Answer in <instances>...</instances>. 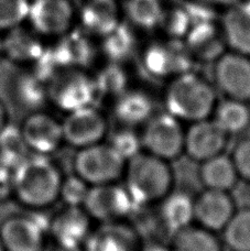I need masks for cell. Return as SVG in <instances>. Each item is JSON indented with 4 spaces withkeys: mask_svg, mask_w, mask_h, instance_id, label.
<instances>
[{
    "mask_svg": "<svg viewBox=\"0 0 250 251\" xmlns=\"http://www.w3.org/2000/svg\"><path fill=\"white\" fill-rule=\"evenodd\" d=\"M159 28L162 30L166 38L183 41L192 28L191 18L185 6L166 8Z\"/></svg>",
    "mask_w": 250,
    "mask_h": 251,
    "instance_id": "836d02e7",
    "label": "cell"
},
{
    "mask_svg": "<svg viewBox=\"0 0 250 251\" xmlns=\"http://www.w3.org/2000/svg\"><path fill=\"white\" fill-rule=\"evenodd\" d=\"M214 78L227 98L250 101V56L229 51L215 61Z\"/></svg>",
    "mask_w": 250,
    "mask_h": 251,
    "instance_id": "4fadbf2b",
    "label": "cell"
},
{
    "mask_svg": "<svg viewBox=\"0 0 250 251\" xmlns=\"http://www.w3.org/2000/svg\"><path fill=\"white\" fill-rule=\"evenodd\" d=\"M125 176V187L135 205L159 203L172 192L173 172L169 162L147 152L128 161Z\"/></svg>",
    "mask_w": 250,
    "mask_h": 251,
    "instance_id": "3957f363",
    "label": "cell"
},
{
    "mask_svg": "<svg viewBox=\"0 0 250 251\" xmlns=\"http://www.w3.org/2000/svg\"><path fill=\"white\" fill-rule=\"evenodd\" d=\"M92 35L85 31H72L61 35L51 51L57 64L63 69L85 70L95 57V47L93 46Z\"/></svg>",
    "mask_w": 250,
    "mask_h": 251,
    "instance_id": "ffe728a7",
    "label": "cell"
},
{
    "mask_svg": "<svg viewBox=\"0 0 250 251\" xmlns=\"http://www.w3.org/2000/svg\"><path fill=\"white\" fill-rule=\"evenodd\" d=\"M126 164L114 148L104 142L77 149L73 158L74 173L91 186L116 183L125 174Z\"/></svg>",
    "mask_w": 250,
    "mask_h": 251,
    "instance_id": "277c9868",
    "label": "cell"
},
{
    "mask_svg": "<svg viewBox=\"0 0 250 251\" xmlns=\"http://www.w3.org/2000/svg\"><path fill=\"white\" fill-rule=\"evenodd\" d=\"M61 123L64 143L76 150L102 142L108 131L105 115L94 105L65 114Z\"/></svg>",
    "mask_w": 250,
    "mask_h": 251,
    "instance_id": "8fae6325",
    "label": "cell"
},
{
    "mask_svg": "<svg viewBox=\"0 0 250 251\" xmlns=\"http://www.w3.org/2000/svg\"><path fill=\"white\" fill-rule=\"evenodd\" d=\"M194 59L182 40L164 37L149 43L142 52V65L157 78L172 79L192 71Z\"/></svg>",
    "mask_w": 250,
    "mask_h": 251,
    "instance_id": "8992f818",
    "label": "cell"
},
{
    "mask_svg": "<svg viewBox=\"0 0 250 251\" xmlns=\"http://www.w3.org/2000/svg\"><path fill=\"white\" fill-rule=\"evenodd\" d=\"M8 31L7 37L2 38V53L12 62L32 65L47 49L33 29L29 30L21 25Z\"/></svg>",
    "mask_w": 250,
    "mask_h": 251,
    "instance_id": "603a6c76",
    "label": "cell"
},
{
    "mask_svg": "<svg viewBox=\"0 0 250 251\" xmlns=\"http://www.w3.org/2000/svg\"><path fill=\"white\" fill-rule=\"evenodd\" d=\"M63 177L50 156L30 153L15 169V200L33 212L50 208L60 199Z\"/></svg>",
    "mask_w": 250,
    "mask_h": 251,
    "instance_id": "6da1fadb",
    "label": "cell"
},
{
    "mask_svg": "<svg viewBox=\"0 0 250 251\" xmlns=\"http://www.w3.org/2000/svg\"><path fill=\"white\" fill-rule=\"evenodd\" d=\"M74 8L69 0H33L28 19L40 35L61 37L71 30Z\"/></svg>",
    "mask_w": 250,
    "mask_h": 251,
    "instance_id": "5bb4252c",
    "label": "cell"
},
{
    "mask_svg": "<svg viewBox=\"0 0 250 251\" xmlns=\"http://www.w3.org/2000/svg\"><path fill=\"white\" fill-rule=\"evenodd\" d=\"M183 42L194 61L215 62L227 48L220 21L192 25Z\"/></svg>",
    "mask_w": 250,
    "mask_h": 251,
    "instance_id": "d6986e66",
    "label": "cell"
},
{
    "mask_svg": "<svg viewBox=\"0 0 250 251\" xmlns=\"http://www.w3.org/2000/svg\"><path fill=\"white\" fill-rule=\"evenodd\" d=\"M29 154L20 126L8 124L0 131V163L16 169Z\"/></svg>",
    "mask_w": 250,
    "mask_h": 251,
    "instance_id": "4dcf8cb0",
    "label": "cell"
},
{
    "mask_svg": "<svg viewBox=\"0 0 250 251\" xmlns=\"http://www.w3.org/2000/svg\"><path fill=\"white\" fill-rule=\"evenodd\" d=\"M30 0H0V29L11 30L28 19Z\"/></svg>",
    "mask_w": 250,
    "mask_h": 251,
    "instance_id": "e575fe53",
    "label": "cell"
},
{
    "mask_svg": "<svg viewBox=\"0 0 250 251\" xmlns=\"http://www.w3.org/2000/svg\"><path fill=\"white\" fill-rule=\"evenodd\" d=\"M50 218L39 214L12 215L0 224V239L6 251H44Z\"/></svg>",
    "mask_w": 250,
    "mask_h": 251,
    "instance_id": "52a82bcc",
    "label": "cell"
},
{
    "mask_svg": "<svg viewBox=\"0 0 250 251\" xmlns=\"http://www.w3.org/2000/svg\"><path fill=\"white\" fill-rule=\"evenodd\" d=\"M15 199V169L0 163V204Z\"/></svg>",
    "mask_w": 250,
    "mask_h": 251,
    "instance_id": "f35d334b",
    "label": "cell"
},
{
    "mask_svg": "<svg viewBox=\"0 0 250 251\" xmlns=\"http://www.w3.org/2000/svg\"><path fill=\"white\" fill-rule=\"evenodd\" d=\"M164 104L167 113L192 124L213 115L217 105L216 92L211 83L190 71L170 79Z\"/></svg>",
    "mask_w": 250,
    "mask_h": 251,
    "instance_id": "7a4b0ae2",
    "label": "cell"
},
{
    "mask_svg": "<svg viewBox=\"0 0 250 251\" xmlns=\"http://www.w3.org/2000/svg\"><path fill=\"white\" fill-rule=\"evenodd\" d=\"M214 122L228 134L239 133L248 127L250 109L248 102L227 98L214 109Z\"/></svg>",
    "mask_w": 250,
    "mask_h": 251,
    "instance_id": "83f0119b",
    "label": "cell"
},
{
    "mask_svg": "<svg viewBox=\"0 0 250 251\" xmlns=\"http://www.w3.org/2000/svg\"><path fill=\"white\" fill-rule=\"evenodd\" d=\"M133 206L135 203L126 187L108 183L89 187L82 207L92 221L102 224L123 222Z\"/></svg>",
    "mask_w": 250,
    "mask_h": 251,
    "instance_id": "9c48e42d",
    "label": "cell"
},
{
    "mask_svg": "<svg viewBox=\"0 0 250 251\" xmlns=\"http://www.w3.org/2000/svg\"><path fill=\"white\" fill-rule=\"evenodd\" d=\"M220 25L227 48L250 56V0L225 8Z\"/></svg>",
    "mask_w": 250,
    "mask_h": 251,
    "instance_id": "ac0fdd59",
    "label": "cell"
},
{
    "mask_svg": "<svg viewBox=\"0 0 250 251\" xmlns=\"http://www.w3.org/2000/svg\"><path fill=\"white\" fill-rule=\"evenodd\" d=\"M142 248L135 229L123 222H113L92 229L83 251H141Z\"/></svg>",
    "mask_w": 250,
    "mask_h": 251,
    "instance_id": "2e32d148",
    "label": "cell"
},
{
    "mask_svg": "<svg viewBox=\"0 0 250 251\" xmlns=\"http://www.w3.org/2000/svg\"><path fill=\"white\" fill-rule=\"evenodd\" d=\"M184 136L180 120L164 113L153 115L145 124L140 137L147 153L170 162L184 152Z\"/></svg>",
    "mask_w": 250,
    "mask_h": 251,
    "instance_id": "ba28073f",
    "label": "cell"
},
{
    "mask_svg": "<svg viewBox=\"0 0 250 251\" xmlns=\"http://www.w3.org/2000/svg\"><path fill=\"white\" fill-rule=\"evenodd\" d=\"M189 1H194L203 4H207V6H211L214 8H227L233 6V4L237 3L239 1H243V0H189Z\"/></svg>",
    "mask_w": 250,
    "mask_h": 251,
    "instance_id": "ab89813d",
    "label": "cell"
},
{
    "mask_svg": "<svg viewBox=\"0 0 250 251\" xmlns=\"http://www.w3.org/2000/svg\"><path fill=\"white\" fill-rule=\"evenodd\" d=\"M11 92L17 105L29 113L46 109L50 104L49 83L32 71L17 75Z\"/></svg>",
    "mask_w": 250,
    "mask_h": 251,
    "instance_id": "cb8c5ba5",
    "label": "cell"
},
{
    "mask_svg": "<svg viewBox=\"0 0 250 251\" xmlns=\"http://www.w3.org/2000/svg\"><path fill=\"white\" fill-rule=\"evenodd\" d=\"M135 29L130 24L123 21L101 38V51L109 62L123 63L136 52L138 41Z\"/></svg>",
    "mask_w": 250,
    "mask_h": 251,
    "instance_id": "4316f807",
    "label": "cell"
},
{
    "mask_svg": "<svg viewBox=\"0 0 250 251\" xmlns=\"http://www.w3.org/2000/svg\"><path fill=\"white\" fill-rule=\"evenodd\" d=\"M170 251H223L214 232L203 227L189 226L174 234Z\"/></svg>",
    "mask_w": 250,
    "mask_h": 251,
    "instance_id": "f546056e",
    "label": "cell"
},
{
    "mask_svg": "<svg viewBox=\"0 0 250 251\" xmlns=\"http://www.w3.org/2000/svg\"><path fill=\"white\" fill-rule=\"evenodd\" d=\"M9 124V117H8V110L6 108V105L0 100V131L6 127Z\"/></svg>",
    "mask_w": 250,
    "mask_h": 251,
    "instance_id": "60d3db41",
    "label": "cell"
},
{
    "mask_svg": "<svg viewBox=\"0 0 250 251\" xmlns=\"http://www.w3.org/2000/svg\"><path fill=\"white\" fill-rule=\"evenodd\" d=\"M162 223L175 234L192 225L194 218V200L183 192H171L160 201Z\"/></svg>",
    "mask_w": 250,
    "mask_h": 251,
    "instance_id": "d4e9b609",
    "label": "cell"
},
{
    "mask_svg": "<svg viewBox=\"0 0 250 251\" xmlns=\"http://www.w3.org/2000/svg\"><path fill=\"white\" fill-rule=\"evenodd\" d=\"M166 7L162 0H126L123 12L133 28L151 30L159 28Z\"/></svg>",
    "mask_w": 250,
    "mask_h": 251,
    "instance_id": "f1b7e54d",
    "label": "cell"
},
{
    "mask_svg": "<svg viewBox=\"0 0 250 251\" xmlns=\"http://www.w3.org/2000/svg\"><path fill=\"white\" fill-rule=\"evenodd\" d=\"M50 104L64 114L94 105L98 96L94 76L82 69H63L49 82Z\"/></svg>",
    "mask_w": 250,
    "mask_h": 251,
    "instance_id": "5b68a950",
    "label": "cell"
},
{
    "mask_svg": "<svg viewBox=\"0 0 250 251\" xmlns=\"http://www.w3.org/2000/svg\"><path fill=\"white\" fill-rule=\"evenodd\" d=\"M123 15V7L117 0H88L79 19L85 32L102 38L122 24Z\"/></svg>",
    "mask_w": 250,
    "mask_h": 251,
    "instance_id": "44dd1931",
    "label": "cell"
},
{
    "mask_svg": "<svg viewBox=\"0 0 250 251\" xmlns=\"http://www.w3.org/2000/svg\"><path fill=\"white\" fill-rule=\"evenodd\" d=\"M228 134L214 120L192 123L184 136V152L192 160L204 162L220 155L226 148Z\"/></svg>",
    "mask_w": 250,
    "mask_h": 251,
    "instance_id": "9a60e30c",
    "label": "cell"
},
{
    "mask_svg": "<svg viewBox=\"0 0 250 251\" xmlns=\"http://www.w3.org/2000/svg\"><path fill=\"white\" fill-rule=\"evenodd\" d=\"M98 95L117 97L128 89V75L120 63L109 62L94 76Z\"/></svg>",
    "mask_w": 250,
    "mask_h": 251,
    "instance_id": "d6a6232c",
    "label": "cell"
},
{
    "mask_svg": "<svg viewBox=\"0 0 250 251\" xmlns=\"http://www.w3.org/2000/svg\"><path fill=\"white\" fill-rule=\"evenodd\" d=\"M238 176L250 183V139H244L236 145L230 156Z\"/></svg>",
    "mask_w": 250,
    "mask_h": 251,
    "instance_id": "74e56055",
    "label": "cell"
},
{
    "mask_svg": "<svg viewBox=\"0 0 250 251\" xmlns=\"http://www.w3.org/2000/svg\"><path fill=\"white\" fill-rule=\"evenodd\" d=\"M20 129L30 153L50 156L65 145L62 123L46 109L29 113Z\"/></svg>",
    "mask_w": 250,
    "mask_h": 251,
    "instance_id": "7c38bea8",
    "label": "cell"
},
{
    "mask_svg": "<svg viewBox=\"0 0 250 251\" xmlns=\"http://www.w3.org/2000/svg\"><path fill=\"white\" fill-rule=\"evenodd\" d=\"M92 229V218L83 207L63 206L50 218L49 239L60 251L83 249Z\"/></svg>",
    "mask_w": 250,
    "mask_h": 251,
    "instance_id": "30bf717a",
    "label": "cell"
},
{
    "mask_svg": "<svg viewBox=\"0 0 250 251\" xmlns=\"http://www.w3.org/2000/svg\"><path fill=\"white\" fill-rule=\"evenodd\" d=\"M2 53V38L0 37V54Z\"/></svg>",
    "mask_w": 250,
    "mask_h": 251,
    "instance_id": "b9f144b4",
    "label": "cell"
},
{
    "mask_svg": "<svg viewBox=\"0 0 250 251\" xmlns=\"http://www.w3.org/2000/svg\"><path fill=\"white\" fill-rule=\"evenodd\" d=\"M228 192L205 190L194 200V218L200 226L213 232L224 229L235 213Z\"/></svg>",
    "mask_w": 250,
    "mask_h": 251,
    "instance_id": "e0dca14e",
    "label": "cell"
},
{
    "mask_svg": "<svg viewBox=\"0 0 250 251\" xmlns=\"http://www.w3.org/2000/svg\"><path fill=\"white\" fill-rule=\"evenodd\" d=\"M91 185L76 174L64 176L60 188V199L64 206L82 207Z\"/></svg>",
    "mask_w": 250,
    "mask_h": 251,
    "instance_id": "8d00e7d4",
    "label": "cell"
},
{
    "mask_svg": "<svg viewBox=\"0 0 250 251\" xmlns=\"http://www.w3.org/2000/svg\"><path fill=\"white\" fill-rule=\"evenodd\" d=\"M154 104L148 94L138 89H127L115 97L114 116L127 128L145 125L153 116Z\"/></svg>",
    "mask_w": 250,
    "mask_h": 251,
    "instance_id": "7402d4cb",
    "label": "cell"
},
{
    "mask_svg": "<svg viewBox=\"0 0 250 251\" xmlns=\"http://www.w3.org/2000/svg\"><path fill=\"white\" fill-rule=\"evenodd\" d=\"M0 251H6V249H4V247H3V244H2L1 239H0Z\"/></svg>",
    "mask_w": 250,
    "mask_h": 251,
    "instance_id": "7bdbcfd3",
    "label": "cell"
},
{
    "mask_svg": "<svg viewBox=\"0 0 250 251\" xmlns=\"http://www.w3.org/2000/svg\"><path fill=\"white\" fill-rule=\"evenodd\" d=\"M108 143L126 162L141 153V150L144 149L141 137L138 136L132 128L127 127L116 131Z\"/></svg>",
    "mask_w": 250,
    "mask_h": 251,
    "instance_id": "d590c367",
    "label": "cell"
},
{
    "mask_svg": "<svg viewBox=\"0 0 250 251\" xmlns=\"http://www.w3.org/2000/svg\"><path fill=\"white\" fill-rule=\"evenodd\" d=\"M200 180L207 190L229 192L239 178L229 156L220 154L202 162Z\"/></svg>",
    "mask_w": 250,
    "mask_h": 251,
    "instance_id": "484cf974",
    "label": "cell"
},
{
    "mask_svg": "<svg viewBox=\"0 0 250 251\" xmlns=\"http://www.w3.org/2000/svg\"><path fill=\"white\" fill-rule=\"evenodd\" d=\"M222 231L231 251H250V207L235 210Z\"/></svg>",
    "mask_w": 250,
    "mask_h": 251,
    "instance_id": "1f68e13d",
    "label": "cell"
}]
</instances>
